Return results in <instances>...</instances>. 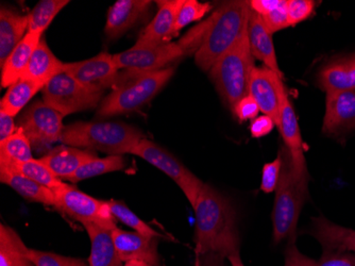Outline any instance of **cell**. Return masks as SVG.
<instances>
[{"label":"cell","instance_id":"1f68e13d","mask_svg":"<svg viewBox=\"0 0 355 266\" xmlns=\"http://www.w3.org/2000/svg\"><path fill=\"white\" fill-rule=\"evenodd\" d=\"M33 159L31 142L21 128L9 139L0 142V165L21 163Z\"/></svg>","mask_w":355,"mask_h":266},{"label":"cell","instance_id":"9c48e42d","mask_svg":"<svg viewBox=\"0 0 355 266\" xmlns=\"http://www.w3.org/2000/svg\"><path fill=\"white\" fill-rule=\"evenodd\" d=\"M53 192L55 208L83 225L93 224L111 231L117 227L109 201H99L69 185Z\"/></svg>","mask_w":355,"mask_h":266},{"label":"cell","instance_id":"e0dca14e","mask_svg":"<svg viewBox=\"0 0 355 266\" xmlns=\"http://www.w3.org/2000/svg\"><path fill=\"white\" fill-rule=\"evenodd\" d=\"M184 0L157 1L159 11L153 21L141 31L135 46H155L168 44V40L175 35L177 16Z\"/></svg>","mask_w":355,"mask_h":266},{"label":"cell","instance_id":"603a6c76","mask_svg":"<svg viewBox=\"0 0 355 266\" xmlns=\"http://www.w3.org/2000/svg\"><path fill=\"white\" fill-rule=\"evenodd\" d=\"M248 38L253 57L262 61L266 67L282 78L271 33L265 27L260 16L253 11H251L249 19Z\"/></svg>","mask_w":355,"mask_h":266},{"label":"cell","instance_id":"b9f144b4","mask_svg":"<svg viewBox=\"0 0 355 266\" xmlns=\"http://www.w3.org/2000/svg\"><path fill=\"white\" fill-rule=\"evenodd\" d=\"M296 240L288 241L285 251V266H316V261L306 257L299 251L296 246Z\"/></svg>","mask_w":355,"mask_h":266},{"label":"cell","instance_id":"f1b7e54d","mask_svg":"<svg viewBox=\"0 0 355 266\" xmlns=\"http://www.w3.org/2000/svg\"><path fill=\"white\" fill-rule=\"evenodd\" d=\"M45 85L33 80L21 78L8 88L7 93L0 101V110L11 114L15 117L27 103L35 97L37 92L43 91Z\"/></svg>","mask_w":355,"mask_h":266},{"label":"cell","instance_id":"74e56055","mask_svg":"<svg viewBox=\"0 0 355 266\" xmlns=\"http://www.w3.org/2000/svg\"><path fill=\"white\" fill-rule=\"evenodd\" d=\"M266 29L272 35L273 32L279 31V30L285 29V28L291 27L288 21V14H287V1L283 0V3L276 9L260 16Z\"/></svg>","mask_w":355,"mask_h":266},{"label":"cell","instance_id":"836d02e7","mask_svg":"<svg viewBox=\"0 0 355 266\" xmlns=\"http://www.w3.org/2000/svg\"><path fill=\"white\" fill-rule=\"evenodd\" d=\"M110 210L114 216L115 219L121 222V223L127 225L128 227L132 228L135 232H139L141 235H146L150 238H161L162 235L153 229V227L141 221L139 216L131 211L130 208L128 207L125 203L119 201H109Z\"/></svg>","mask_w":355,"mask_h":266},{"label":"cell","instance_id":"8992f818","mask_svg":"<svg viewBox=\"0 0 355 266\" xmlns=\"http://www.w3.org/2000/svg\"><path fill=\"white\" fill-rule=\"evenodd\" d=\"M175 74V67H167L161 71L129 76L127 83H115V89L103 99L99 107V117L131 113L146 105L153 99Z\"/></svg>","mask_w":355,"mask_h":266},{"label":"cell","instance_id":"bcb514c9","mask_svg":"<svg viewBox=\"0 0 355 266\" xmlns=\"http://www.w3.org/2000/svg\"><path fill=\"white\" fill-rule=\"evenodd\" d=\"M229 262H230L231 266H245L241 259V253L239 255L230 256L228 258Z\"/></svg>","mask_w":355,"mask_h":266},{"label":"cell","instance_id":"cb8c5ba5","mask_svg":"<svg viewBox=\"0 0 355 266\" xmlns=\"http://www.w3.org/2000/svg\"><path fill=\"white\" fill-rule=\"evenodd\" d=\"M41 40L42 35L27 33L23 41L16 46L1 67V87L10 88L21 79Z\"/></svg>","mask_w":355,"mask_h":266},{"label":"cell","instance_id":"7bdbcfd3","mask_svg":"<svg viewBox=\"0 0 355 266\" xmlns=\"http://www.w3.org/2000/svg\"><path fill=\"white\" fill-rule=\"evenodd\" d=\"M276 123L268 115L264 114V115L257 116L250 125L251 135L255 139L265 137L272 131Z\"/></svg>","mask_w":355,"mask_h":266},{"label":"cell","instance_id":"ffe728a7","mask_svg":"<svg viewBox=\"0 0 355 266\" xmlns=\"http://www.w3.org/2000/svg\"><path fill=\"white\" fill-rule=\"evenodd\" d=\"M96 158L98 157L94 151L73 146L62 145L51 149L47 155L42 157L41 160L57 177L67 180L81 166Z\"/></svg>","mask_w":355,"mask_h":266},{"label":"cell","instance_id":"7dc6e473","mask_svg":"<svg viewBox=\"0 0 355 266\" xmlns=\"http://www.w3.org/2000/svg\"><path fill=\"white\" fill-rule=\"evenodd\" d=\"M123 266H153L150 264L146 263V262L137 261V260H133V261H128L123 264Z\"/></svg>","mask_w":355,"mask_h":266},{"label":"cell","instance_id":"7402d4cb","mask_svg":"<svg viewBox=\"0 0 355 266\" xmlns=\"http://www.w3.org/2000/svg\"><path fill=\"white\" fill-rule=\"evenodd\" d=\"M28 33V15L1 6L0 10V66Z\"/></svg>","mask_w":355,"mask_h":266},{"label":"cell","instance_id":"44dd1931","mask_svg":"<svg viewBox=\"0 0 355 266\" xmlns=\"http://www.w3.org/2000/svg\"><path fill=\"white\" fill-rule=\"evenodd\" d=\"M318 85L327 93L355 92V55L329 62L319 72Z\"/></svg>","mask_w":355,"mask_h":266},{"label":"cell","instance_id":"484cf974","mask_svg":"<svg viewBox=\"0 0 355 266\" xmlns=\"http://www.w3.org/2000/svg\"><path fill=\"white\" fill-rule=\"evenodd\" d=\"M64 64L65 63L53 55L51 48L42 39L21 78L33 80L46 85L58 74L63 72Z\"/></svg>","mask_w":355,"mask_h":266},{"label":"cell","instance_id":"52a82bcc","mask_svg":"<svg viewBox=\"0 0 355 266\" xmlns=\"http://www.w3.org/2000/svg\"><path fill=\"white\" fill-rule=\"evenodd\" d=\"M131 155L141 158L171 178L184 193L187 201L193 208L205 182L201 181L196 175H193L175 156L171 155L155 142L145 138L137 144Z\"/></svg>","mask_w":355,"mask_h":266},{"label":"cell","instance_id":"4fadbf2b","mask_svg":"<svg viewBox=\"0 0 355 266\" xmlns=\"http://www.w3.org/2000/svg\"><path fill=\"white\" fill-rule=\"evenodd\" d=\"M63 71L69 73L89 91L103 93L107 88L115 85L119 69L113 60V56L101 53L85 61L65 63Z\"/></svg>","mask_w":355,"mask_h":266},{"label":"cell","instance_id":"7a4b0ae2","mask_svg":"<svg viewBox=\"0 0 355 266\" xmlns=\"http://www.w3.org/2000/svg\"><path fill=\"white\" fill-rule=\"evenodd\" d=\"M250 14L249 1H230L213 14L195 53V61L202 71L209 72L248 31Z\"/></svg>","mask_w":355,"mask_h":266},{"label":"cell","instance_id":"f6af8a7d","mask_svg":"<svg viewBox=\"0 0 355 266\" xmlns=\"http://www.w3.org/2000/svg\"><path fill=\"white\" fill-rule=\"evenodd\" d=\"M225 259L223 256L215 253L196 255L195 266H225Z\"/></svg>","mask_w":355,"mask_h":266},{"label":"cell","instance_id":"d4e9b609","mask_svg":"<svg viewBox=\"0 0 355 266\" xmlns=\"http://www.w3.org/2000/svg\"><path fill=\"white\" fill-rule=\"evenodd\" d=\"M85 226L91 240L89 266H123V260L117 253L111 230L93 224Z\"/></svg>","mask_w":355,"mask_h":266},{"label":"cell","instance_id":"ab89813d","mask_svg":"<svg viewBox=\"0 0 355 266\" xmlns=\"http://www.w3.org/2000/svg\"><path fill=\"white\" fill-rule=\"evenodd\" d=\"M316 266H355V253L324 251Z\"/></svg>","mask_w":355,"mask_h":266},{"label":"cell","instance_id":"30bf717a","mask_svg":"<svg viewBox=\"0 0 355 266\" xmlns=\"http://www.w3.org/2000/svg\"><path fill=\"white\" fill-rule=\"evenodd\" d=\"M187 53L183 44L133 46L123 53L113 55L117 69H127L128 75L141 76L167 69V65Z\"/></svg>","mask_w":355,"mask_h":266},{"label":"cell","instance_id":"8fae6325","mask_svg":"<svg viewBox=\"0 0 355 266\" xmlns=\"http://www.w3.org/2000/svg\"><path fill=\"white\" fill-rule=\"evenodd\" d=\"M63 117L60 112L43 101L32 103L19 119V127L32 144L51 145L61 140Z\"/></svg>","mask_w":355,"mask_h":266},{"label":"cell","instance_id":"ac0fdd59","mask_svg":"<svg viewBox=\"0 0 355 266\" xmlns=\"http://www.w3.org/2000/svg\"><path fill=\"white\" fill-rule=\"evenodd\" d=\"M153 1L119 0L107 12L105 32L109 39H119L148 13Z\"/></svg>","mask_w":355,"mask_h":266},{"label":"cell","instance_id":"f35d334b","mask_svg":"<svg viewBox=\"0 0 355 266\" xmlns=\"http://www.w3.org/2000/svg\"><path fill=\"white\" fill-rule=\"evenodd\" d=\"M314 8L315 1L312 0H288L287 14L289 25L295 26L309 19L312 15Z\"/></svg>","mask_w":355,"mask_h":266},{"label":"cell","instance_id":"9a60e30c","mask_svg":"<svg viewBox=\"0 0 355 266\" xmlns=\"http://www.w3.org/2000/svg\"><path fill=\"white\" fill-rule=\"evenodd\" d=\"M112 237L123 263L137 260L153 266H161L162 259L157 251V238L146 237L135 231H123L117 227L112 230Z\"/></svg>","mask_w":355,"mask_h":266},{"label":"cell","instance_id":"83f0119b","mask_svg":"<svg viewBox=\"0 0 355 266\" xmlns=\"http://www.w3.org/2000/svg\"><path fill=\"white\" fill-rule=\"evenodd\" d=\"M29 248L10 226H0V266H35L28 257Z\"/></svg>","mask_w":355,"mask_h":266},{"label":"cell","instance_id":"4316f807","mask_svg":"<svg viewBox=\"0 0 355 266\" xmlns=\"http://www.w3.org/2000/svg\"><path fill=\"white\" fill-rule=\"evenodd\" d=\"M0 181L11 187L27 201L55 207V192L21 174L0 169Z\"/></svg>","mask_w":355,"mask_h":266},{"label":"cell","instance_id":"d6a6232c","mask_svg":"<svg viewBox=\"0 0 355 266\" xmlns=\"http://www.w3.org/2000/svg\"><path fill=\"white\" fill-rule=\"evenodd\" d=\"M125 166V158L121 155L109 156L103 159L96 158L81 166L73 176L67 178V180L76 183V182L83 181L89 178L97 177V176L105 175V174L112 173V172L121 171Z\"/></svg>","mask_w":355,"mask_h":266},{"label":"cell","instance_id":"8d00e7d4","mask_svg":"<svg viewBox=\"0 0 355 266\" xmlns=\"http://www.w3.org/2000/svg\"><path fill=\"white\" fill-rule=\"evenodd\" d=\"M281 171H282V157L279 153L276 159L265 164L263 167L261 190L264 193L269 194L276 191L280 180Z\"/></svg>","mask_w":355,"mask_h":266},{"label":"cell","instance_id":"f546056e","mask_svg":"<svg viewBox=\"0 0 355 266\" xmlns=\"http://www.w3.org/2000/svg\"><path fill=\"white\" fill-rule=\"evenodd\" d=\"M0 169H8V171L21 174L53 191L67 185V183H64L59 177H57L51 171V169L44 162H42L41 159H32L30 161L21 162V163L0 165Z\"/></svg>","mask_w":355,"mask_h":266},{"label":"cell","instance_id":"d590c367","mask_svg":"<svg viewBox=\"0 0 355 266\" xmlns=\"http://www.w3.org/2000/svg\"><path fill=\"white\" fill-rule=\"evenodd\" d=\"M28 257L35 266H89L85 260L80 258L65 257L58 253L28 249Z\"/></svg>","mask_w":355,"mask_h":266},{"label":"cell","instance_id":"277c9868","mask_svg":"<svg viewBox=\"0 0 355 266\" xmlns=\"http://www.w3.org/2000/svg\"><path fill=\"white\" fill-rule=\"evenodd\" d=\"M254 67L247 31L236 45L209 69V76L217 91L232 109L241 99L249 95L251 74Z\"/></svg>","mask_w":355,"mask_h":266},{"label":"cell","instance_id":"5bb4252c","mask_svg":"<svg viewBox=\"0 0 355 266\" xmlns=\"http://www.w3.org/2000/svg\"><path fill=\"white\" fill-rule=\"evenodd\" d=\"M284 88L280 76L266 66L253 69L249 95L257 101L261 111L271 117L277 126L280 121L281 96Z\"/></svg>","mask_w":355,"mask_h":266},{"label":"cell","instance_id":"ee69618b","mask_svg":"<svg viewBox=\"0 0 355 266\" xmlns=\"http://www.w3.org/2000/svg\"><path fill=\"white\" fill-rule=\"evenodd\" d=\"M17 131L14 122V116L0 110V142L9 139Z\"/></svg>","mask_w":355,"mask_h":266},{"label":"cell","instance_id":"2e32d148","mask_svg":"<svg viewBox=\"0 0 355 266\" xmlns=\"http://www.w3.org/2000/svg\"><path fill=\"white\" fill-rule=\"evenodd\" d=\"M355 129V92L327 93L322 132L338 135Z\"/></svg>","mask_w":355,"mask_h":266},{"label":"cell","instance_id":"4dcf8cb0","mask_svg":"<svg viewBox=\"0 0 355 266\" xmlns=\"http://www.w3.org/2000/svg\"><path fill=\"white\" fill-rule=\"evenodd\" d=\"M69 0H41L28 15V33L43 35Z\"/></svg>","mask_w":355,"mask_h":266},{"label":"cell","instance_id":"ba28073f","mask_svg":"<svg viewBox=\"0 0 355 266\" xmlns=\"http://www.w3.org/2000/svg\"><path fill=\"white\" fill-rule=\"evenodd\" d=\"M42 93L44 103L63 116L95 108L103 95L89 91L64 71L48 82Z\"/></svg>","mask_w":355,"mask_h":266},{"label":"cell","instance_id":"d6986e66","mask_svg":"<svg viewBox=\"0 0 355 266\" xmlns=\"http://www.w3.org/2000/svg\"><path fill=\"white\" fill-rule=\"evenodd\" d=\"M310 235L319 242L324 251L355 253V230L336 225L324 216L312 219Z\"/></svg>","mask_w":355,"mask_h":266},{"label":"cell","instance_id":"3957f363","mask_svg":"<svg viewBox=\"0 0 355 266\" xmlns=\"http://www.w3.org/2000/svg\"><path fill=\"white\" fill-rule=\"evenodd\" d=\"M143 139L141 130L121 122H78L64 127L60 142L109 156H123L132 153Z\"/></svg>","mask_w":355,"mask_h":266},{"label":"cell","instance_id":"6da1fadb","mask_svg":"<svg viewBox=\"0 0 355 266\" xmlns=\"http://www.w3.org/2000/svg\"><path fill=\"white\" fill-rule=\"evenodd\" d=\"M193 210L196 214L195 255L215 253L225 259L239 255L236 213L228 198L205 183Z\"/></svg>","mask_w":355,"mask_h":266},{"label":"cell","instance_id":"7c38bea8","mask_svg":"<svg viewBox=\"0 0 355 266\" xmlns=\"http://www.w3.org/2000/svg\"><path fill=\"white\" fill-rule=\"evenodd\" d=\"M278 127L284 141L285 147L292 158L295 177L299 187L308 195L309 173L306 162H305L304 146L301 138L298 119L285 88L281 96L280 121H279Z\"/></svg>","mask_w":355,"mask_h":266},{"label":"cell","instance_id":"60d3db41","mask_svg":"<svg viewBox=\"0 0 355 266\" xmlns=\"http://www.w3.org/2000/svg\"><path fill=\"white\" fill-rule=\"evenodd\" d=\"M232 110L239 122L249 121V119L253 121L257 119V114L261 111L257 101L250 95H247L246 97L241 99Z\"/></svg>","mask_w":355,"mask_h":266},{"label":"cell","instance_id":"e575fe53","mask_svg":"<svg viewBox=\"0 0 355 266\" xmlns=\"http://www.w3.org/2000/svg\"><path fill=\"white\" fill-rule=\"evenodd\" d=\"M209 10H212V6L209 3H201L197 0H184L180 11L178 13L175 29H173L175 35L185 26L202 19Z\"/></svg>","mask_w":355,"mask_h":266},{"label":"cell","instance_id":"5b68a950","mask_svg":"<svg viewBox=\"0 0 355 266\" xmlns=\"http://www.w3.org/2000/svg\"><path fill=\"white\" fill-rule=\"evenodd\" d=\"M279 153L282 157V171L276 189L272 211L273 242L296 240L297 224L303 203L308 195L300 189L293 167L292 158L283 146Z\"/></svg>","mask_w":355,"mask_h":266}]
</instances>
